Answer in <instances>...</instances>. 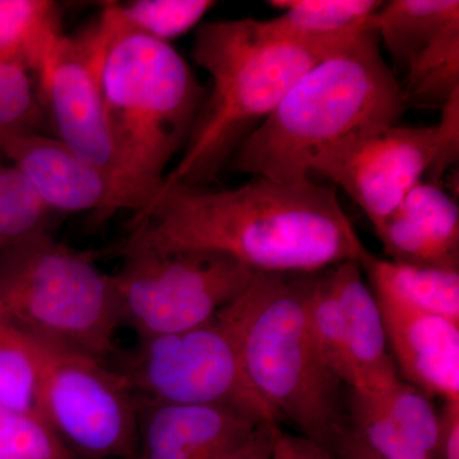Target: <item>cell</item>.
<instances>
[{
    "label": "cell",
    "instance_id": "8fae6325",
    "mask_svg": "<svg viewBox=\"0 0 459 459\" xmlns=\"http://www.w3.org/2000/svg\"><path fill=\"white\" fill-rule=\"evenodd\" d=\"M434 147L435 126H388L329 148L314 162L312 174L340 186L377 230L424 181Z\"/></svg>",
    "mask_w": 459,
    "mask_h": 459
},
{
    "label": "cell",
    "instance_id": "f546056e",
    "mask_svg": "<svg viewBox=\"0 0 459 459\" xmlns=\"http://www.w3.org/2000/svg\"><path fill=\"white\" fill-rule=\"evenodd\" d=\"M442 117L435 126L433 161L425 181L442 186L444 175L458 162L459 157V93L442 108Z\"/></svg>",
    "mask_w": 459,
    "mask_h": 459
},
{
    "label": "cell",
    "instance_id": "44dd1931",
    "mask_svg": "<svg viewBox=\"0 0 459 459\" xmlns=\"http://www.w3.org/2000/svg\"><path fill=\"white\" fill-rule=\"evenodd\" d=\"M304 313L310 340L329 370L347 388H360V371L353 360L349 334L332 287L329 268L309 274Z\"/></svg>",
    "mask_w": 459,
    "mask_h": 459
},
{
    "label": "cell",
    "instance_id": "ac0fdd59",
    "mask_svg": "<svg viewBox=\"0 0 459 459\" xmlns=\"http://www.w3.org/2000/svg\"><path fill=\"white\" fill-rule=\"evenodd\" d=\"M458 22L457 0H392L383 2L369 23L395 65L406 72L439 33Z\"/></svg>",
    "mask_w": 459,
    "mask_h": 459
},
{
    "label": "cell",
    "instance_id": "7c38bea8",
    "mask_svg": "<svg viewBox=\"0 0 459 459\" xmlns=\"http://www.w3.org/2000/svg\"><path fill=\"white\" fill-rule=\"evenodd\" d=\"M0 157L13 166L45 207L59 214L131 211L119 184L53 135H0Z\"/></svg>",
    "mask_w": 459,
    "mask_h": 459
},
{
    "label": "cell",
    "instance_id": "9a60e30c",
    "mask_svg": "<svg viewBox=\"0 0 459 459\" xmlns=\"http://www.w3.org/2000/svg\"><path fill=\"white\" fill-rule=\"evenodd\" d=\"M376 234L392 261L458 270V204L443 186L420 183Z\"/></svg>",
    "mask_w": 459,
    "mask_h": 459
},
{
    "label": "cell",
    "instance_id": "ffe728a7",
    "mask_svg": "<svg viewBox=\"0 0 459 459\" xmlns=\"http://www.w3.org/2000/svg\"><path fill=\"white\" fill-rule=\"evenodd\" d=\"M63 35L60 12L51 0H0V65L35 77Z\"/></svg>",
    "mask_w": 459,
    "mask_h": 459
},
{
    "label": "cell",
    "instance_id": "4316f807",
    "mask_svg": "<svg viewBox=\"0 0 459 459\" xmlns=\"http://www.w3.org/2000/svg\"><path fill=\"white\" fill-rule=\"evenodd\" d=\"M367 391L402 433L434 459L439 434V413L435 411L429 395L415 385L402 382L400 377L385 388Z\"/></svg>",
    "mask_w": 459,
    "mask_h": 459
},
{
    "label": "cell",
    "instance_id": "4fadbf2b",
    "mask_svg": "<svg viewBox=\"0 0 459 459\" xmlns=\"http://www.w3.org/2000/svg\"><path fill=\"white\" fill-rule=\"evenodd\" d=\"M370 290L402 376L425 394L459 402V325Z\"/></svg>",
    "mask_w": 459,
    "mask_h": 459
},
{
    "label": "cell",
    "instance_id": "e575fe53",
    "mask_svg": "<svg viewBox=\"0 0 459 459\" xmlns=\"http://www.w3.org/2000/svg\"><path fill=\"white\" fill-rule=\"evenodd\" d=\"M273 459H296L294 446H292L291 435L277 430L274 440Z\"/></svg>",
    "mask_w": 459,
    "mask_h": 459
},
{
    "label": "cell",
    "instance_id": "83f0119b",
    "mask_svg": "<svg viewBox=\"0 0 459 459\" xmlns=\"http://www.w3.org/2000/svg\"><path fill=\"white\" fill-rule=\"evenodd\" d=\"M0 459H77L41 418L0 404Z\"/></svg>",
    "mask_w": 459,
    "mask_h": 459
},
{
    "label": "cell",
    "instance_id": "30bf717a",
    "mask_svg": "<svg viewBox=\"0 0 459 459\" xmlns=\"http://www.w3.org/2000/svg\"><path fill=\"white\" fill-rule=\"evenodd\" d=\"M108 41L99 21L81 35L63 33L35 78L53 137L120 186L102 95L101 65Z\"/></svg>",
    "mask_w": 459,
    "mask_h": 459
},
{
    "label": "cell",
    "instance_id": "836d02e7",
    "mask_svg": "<svg viewBox=\"0 0 459 459\" xmlns=\"http://www.w3.org/2000/svg\"><path fill=\"white\" fill-rule=\"evenodd\" d=\"M296 459H332L329 453L303 437H291Z\"/></svg>",
    "mask_w": 459,
    "mask_h": 459
},
{
    "label": "cell",
    "instance_id": "7402d4cb",
    "mask_svg": "<svg viewBox=\"0 0 459 459\" xmlns=\"http://www.w3.org/2000/svg\"><path fill=\"white\" fill-rule=\"evenodd\" d=\"M212 0H132L105 3L99 21L111 35L132 33L170 44L197 29Z\"/></svg>",
    "mask_w": 459,
    "mask_h": 459
},
{
    "label": "cell",
    "instance_id": "2e32d148",
    "mask_svg": "<svg viewBox=\"0 0 459 459\" xmlns=\"http://www.w3.org/2000/svg\"><path fill=\"white\" fill-rule=\"evenodd\" d=\"M360 262L346 261L329 268L332 287L349 334L360 388H385L398 379L388 353L385 323L376 296L362 276Z\"/></svg>",
    "mask_w": 459,
    "mask_h": 459
},
{
    "label": "cell",
    "instance_id": "f1b7e54d",
    "mask_svg": "<svg viewBox=\"0 0 459 459\" xmlns=\"http://www.w3.org/2000/svg\"><path fill=\"white\" fill-rule=\"evenodd\" d=\"M45 126L36 78L25 69L0 65V135L44 133Z\"/></svg>",
    "mask_w": 459,
    "mask_h": 459
},
{
    "label": "cell",
    "instance_id": "4dcf8cb0",
    "mask_svg": "<svg viewBox=\"0 0 459 459\" xmlns=\"http://www.w3.org/2000/svg\"><path fill=\"white\" fill-rule=\"evenodd\" d=\"M434 459H459V402L446 401L439 413Z\"/></svg>",
    "mask_w": 459,
    "mask_h": 459
},
{
    "label": "cell",
    "instance_id": "d4e9b609",
    "mask_svg": "<svg viewBox=\"0 0 459 459\" xmlns=\"http://www.w3.org/2000/svg\"><path fill=\"white\" fill-rule=\"evenodd\" d=\"M57 216L35 195L25 178L0 161V250L35 232L53 229Z\"/></svg>",
    "mask_w": 459,
    "mask_h": 459
},
{
    "label": "cell",
    "instance_id": "6da1fadb",
    "mask_svg": "<svg viewBox=\"0 0 459 459\" xmlns=\"http://www.w3.org/2000/svg\"><path fill=\"white\" fill-rule=\"evenodd\" d=\"M219 253L263 273L310 274L369 253L337 190L300 180L232 189L164 184L133 217L126 252Z\"/></svg>",
    "mask_w": 459,
    "mask_h": 459
},
{
    "label": "cell",
    "instance_id": "5b68a950",
    "mask_svg": "<svg viewBox=\"0 0 459 459\" xmlns=\"http://www.w3.org/2000/svg\"><path fill=\"white\" fill-rule=\"evenodd\" d=\"M0 316L53 349L104 362L117 352L122 323L111 274L51 230L0 250Z\"/></svg>",
    "mask_w": 459,
    "mask_h": 459
},
{
    "label": "cell",
    "instance_id": "8992f818",
    "mask_svg": "<svg viewBox=\"0 0 459 459\" xmlns=\"http://www.w3.org/2000/svg\"><path fill=\"white\" fill-rule=\"evenodd\" d=\"M309 274L263 273L244 323L241 349L250 385L277 418L329 451L350 427L343 383L316 352L305 325Z\"/></svg>",
    "mask_w": 459,
    "mask_h": 459
},
{
    "label": "cell",
    "instance_id": "ba28073f",
    "mask_svg": "<svg viewBox=\"0 0 459 459\" xmlns=\"http://www.w3.org/2000/svg\"><path fill=\"white\" fill-rule=\"evenodd\" d=\"M111 274L122 325L138 338L177 333L214 318L258 272L211 252H126Z\"/></svg>",
    "mask_w": 459,
    "mask_h": 459
},
{
    "label": "cell",
    "instance_id": "1f68e13d",
    "mask_svg": "<svg viewBox=\"0 0 459 459\" xmlns=\"http://www.w3.org/2000/svg\"><path fill=\"white\" fill-rule=\"evenodd\" d=\"M279 429L273 422H262L246 442L225 459H273L274 440Z\"/></svg>",
    "mask_w": 459,
    "mask_h": 459
},
{
    "label": "cell",
    "instance_id": "d590c367",
    "mask_svg": "<svg viewBox=\"0 0 459 459\" xmlns=\"http://www.w3.org/2000/svg\"><path fill=\"white\" fill-rule=\"evenodd\" d=\"M0 161H2V157H0Z\"/></svg>",
    "mask_w": 459,
    "mask_h": 459
},
{
    "label": "cell",
    "instance_id": "e0dca14e",
    "mask_svg": "<svg viewBox=\"0 0 459 459\" xmlns=\"http://www.w3.org/2000/svg\"><path fill=\"white\" fill-rule=\"evenodd\" d=\"M280 16L255 20V30L265 40L320 41L346 38L369 25L382 7L377 0H271Z\"/></svg>",
    "mask_w": 459,
    "mask_h": 459
},
{
    "label": "cell",
    "instance_id": "52a82bcc",
    "mask_svg": "<svg viewBox=\"0 0 459 459\" xmlns=\"http://www.w3.org/2000/svg\"><path fill=\"white\" fill-rule=\"evenodd\" d=\"M255 301V280L237 300L204 325L146 338L110 364L138 402L175 406H228L279 424L256 394L243 361L244 323Z\"/></svg>",
    "mask_w": 459,
    "mask_h": 459
},
{
    "label": "cell",
    "instance_id": "cb8c5ba5",
    "mask_svg": "<svg viewBox=\"0 0 459 459\" xmlns=\"http://www.w3.org/2000/svg\"><path fill=\"white\" fill-rule=\"evenodd\" d=\"M41 370L40 343L0 316V404L39 416Z\"/></svg>",
    "mask_w": 459,
    "mask_h": 459
},
{
    "label": "cell",
    "instance_id": "d6a6232c",
    "mask_svg": "<svg viewBox=\"0 0 459 459\" xmlns=\"http://www.w3.org/2000/svg\"><path fill=\"white\" fill-rule=\"evenodd\" d=\"M328 453L332 459H383L371 451L370 446L353 430L351 424L344 429Z\"/></svg>",
    "mask_w": 459,
    "mask_h": 459
},
{
    "label": "cell",
    "instance_id": "277c9868",
    "mask_svg": "<svg viewBox=\"0 0 459 459\" xmlns=\"http://www.w3.org/2000/svg\"><path fill=\"white\" fill-rule=\"evenodd\" d=\"M105 32L102 95L117 179L135 214L155 197L169 164L188 143L207 89L170 44Z\"/></svg>",
    "mask_w": 459,
    "mask_h": 459
},
{
    "label": "cell",
    "instance_id": "7a4b0ae2",
    "mask_svg": "<svg viewBox=\"0 0 459 459\" xmlns=\"http://www.w3.org/2000/svg\"><path fill=\"white\" fill-rule=\"evenodd\" d=\"M406 108L401 81L386 65L369 23L292 84L240 144L232 164L255 178L307 179L329 148L398 126Z\"/></svg>",
    "mask_w": 459,
    "mask_h": 459
},
{
    "label": "cell",
    "instance_id": "3957f363",
    "mask_svg": "<svg viewBox=\"0 0 459 459\" xmlns=\"http://www.w3.org/2000/svg\"><path fill=\"white\" fill-rule=\"evenodd\" d=\"M358 33L333 40L277 41L261 38L253 18L199 25L192 56L210 75L211 87L179 162L162 186H207L216 180L292 84Z\"/></svg>",
    "mask_w": 459,
    "mask_h": 459
},
{
    "label": "cell",
    "instance_id": "d6986e66",
    "mask_svg": "<svg viewBox=\"0 0 459 459\" xmlns=\"http://www.w3.org/2000/svg\"><path fill=\"white\" fill-rule=\"evenodd\" d=\"M370 289L383 290L422 312L459 325V272L385 261L368 253L360 262Z\"/></svg>",
    "mask_w": 459,
    "mask_h": 459
},
{
    "label": "cell",
    "instance_id": "484cf974",
    "mask_svg": "<svg viewBox=\"0 0 459 459\" xmlns=\"http://www.w3.org/2000/svg\"><path fill=\"white\" fill-rule=\"evenodd\" d=\"M347 415L359 437L383 459H433L419 449L364 388H347Z\"/></svg>",
    "mask_w": 459,
    "mask_h": 459
},
{
    "label": "cell",
    "instance_id": "603a6c76",
    "mask_svg": "<svg viewBox=\"0 0 459 459\" xmlns=\"http://www.w3.org/2000/svg\"><path fill=\"white\" fill-rule=\"evenodd\" d=\"M401 82L407 108H442L459 93V22L446 27L411 63Z\"/></svg>",
    "mask_w": 459,
    "mask_h": 459
},
{
    "label": "cell",
    "instance_id": "5bb4252c",
    "mask_svg": "<svg viewBox=\"0 0 459 459\" xmlns=\"http://www.w3.org/2000/svg\"><path fill=\"white\" fill-rule=\"evenodd\" d=\"M138 403L135 459H225L268 422L234 407Z\"/></svg>",
    "mask_w": 459,
    "mask_h": 459
},
{
    "label": "cell",
    "instance_id": "9c48e42d",
    "mask_svg": "<svg viewBox=\"0 0 459 459\" xmlns=\"http://www.w3.org/2000/svg\"><path fill=\"white\" fill-rule=\"evenodd\" d=\"M40 347L39 416L77 459H135L140 403L123 377L108 362Z\"/></svg>",
    "mask_w": 459,
    "mask_h": 459
}]
</instances>
